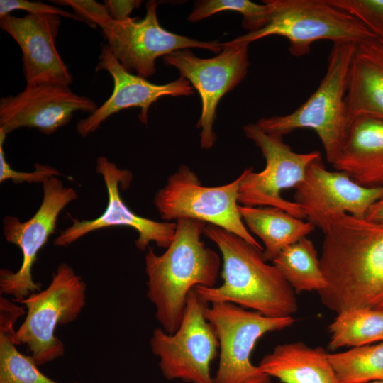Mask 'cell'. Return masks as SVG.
I'll return each instance as SVG.
<instances>
[{
  "label": "cell",
  "instance_id": "ac0fdd59",
  "mask_svg": "<svg viewBox=\"0 0 383 383\" xmlns=\"http://www.w3.org/2000/svg\"><path fill=\"white\" fill-rule=\"evenodd\" d=\"M96 70H104L110 74L113 79V89L101 106L77 123L76 130L82 137L96 131L111 115L131 107L140 109L138 118L147 124L149 108L160 97L194 94L190 82L182 77L167 84H157L128 72L113 55L107 45L101 48Z\"/></svg>",
  "mask_w": 383,
  "mask_h": 383
},
{
  "label": "cell",
  "instance_id": "f546056e",
  "mask_svg": "<svg viewBox=\"0 0 383 383\" xmlns=\"http://www.w3.org/2000/svg\"><path fill=\"white\" fill-rule=\"evenodd\" d=\"M52 2L72 7L81 21L100 28L112 18L105 4L93 0H60Z\"/></svg>",
  "mask_w": 383,
  "mask_h": 383
},
{
  "label": "cell",
  "instance_id": "52a82bcc",
  "mask_svg": "<svg viewBox=\"0 0 383 383\" xmlns=\"http://www.w3.org/2000/svg\"><path fill=\"white\" fill-rule=\"evenodd\" d=\"M244 171L233 182L218 187L201 184L196 174L182 165L171 174L154 197L165 221L191 218L222 228L263 251L249 232L238 210L239 189Z\"/></svg>",
  "mask_w": 383,
  "mask_h": 383
},
{
  "label": "cell",
  "instance_id": "7c38bea8",
  "mask_svg": "<svg viewBox=\"0 0 383 383\" xmlns=\"http://www.w3.org/2000/svg\"><path fill=\"white\" fill-rule=\"evenodd\" d=\"M248 43L231 40L222 43L221 51L211 58L196 57L189 49L164 57L165 63L177 69L180 77L188 80L201 97V113L197 128L201 129L202 148H211L216 140L213 126L221 99L238 86L248 73Z\"/></svg>",
  "mask_w": 383,
  "mask_h": 383
},
{
  "label": "cell",
  "instance_id": "8fae6325",
  "mask_svg": "<svg viewBox=\"0 0 383 383\" xmlns=\"http://www.w3.org/2000/svg\"><path fill=\"white\" fill-rule=\"evenodd\" d=\"M43 200L35 213L28 221L6 216L3 219V232L6 241L19 248L22 263L16 272L3 269L0 272L1 294L13 296L18 301L31 293L40 291L32 271L39 251L55 233L58 216L63 209L77 199L74 189L65 187L57 177L43 183Z\"/></svg>",
  "mask_w": 383,
  "mask_h": 383
},
{
  "label": "cell",
  "instance_id": "6da1fadb",
  "mask_svg": "<svg viewBox=\"0 0 383 383\" xmlns=\"http://www.w3.org/2000/svg\"><path fill=\"white\" fill-rule=\"evenodd\" d=\"M317 227L323 233V305L337 314L357 308L383 312V227L348 213L326 216Z\"/></svg>",
  "mask_w": 383,
  "mask_h": 383
},
{
  "label": "cell",
  "instance_id": "ffe728a7",
  "mask_svg": "<svg viewBox=\"0 0 383 383\" xmlns=\"http://www.w3.org/2000/svg\"><path fill=\"white\" fill-rule=\"evenodd\" d=\"M332 166L362 186L383 187V120H353Z\"/></svg>",
  "mask_w": 383,
  "mask_h": 383
},
{
  "label": "cell",
  "instance_id": "7a4b0ae2",
  "mask_svg": "<svg viewBox=\"0 0 383 383\" xmlns=\"http://www.w3.org/2000/svg\"><path fill=\"white\" fill-rule=\"evenodd\" d=\"M176 223L165 251L159 255L148 248L145 257L147 296L161 328L169 334L179 328L190 292L197 286L214 287L221 266L218 253L201 240L206 222L181 218Z\"/></svg>",
  "mask_w": 383,
  "mask_h": 383
},
{
  "label": "cell",
  "instance_id": "d6986e66",
  "mask_svg": "<svg viewBox=\"0 0 383 383\" xmlns=\"http://www.w3.org/2000/svg\"><path fill=\"white\" fill-rule=\"evenodd\" d=\"M345 104L350 124L362 116L383 120V33L355 44Z\"/></svg>",
  "mask_w": 383,
  "mask_h": 383
},
{
  "label": "cell",
  "instance_id": "8992f818",
  "mask_svg": "<svg viewBox=\"0 0 383 383\" xmlns=\"http://www.w3.org/2000/svg\"><path fill=\"white\" fill-rule=\"evenodd\" d=\"M86 291L82 278L69 265L61 263L45 289L18 301L27 311L16 331L15 343L27 346L38 366L64 355L65 345L55 329L77 318L86 304Z\"/></svg>",
  "mask_w": 383,
  "mask_h": 383
},
{
  "label": "cell",
  "instance_id": "3957f363",
  "mask_svg": "<svg viewBox=\"0 0 383 383\" xmlns=\"http://www.w3.org/2000/svg\"><path fill=\"white\" fill-rule=\"evenodd\" d=\"M204 235L221 251L223 282L219 287H196L203 300L232 303L274 318L297 311L295 292L275 265L267 264L262 250L214 225L206 224Z\"/></svg>",
  "mask_w": 383,
  "mask_h": 383
},
{
  "label": "cell",
  "instance_id": "4316f807",
  "mask_svg": "<svg viewBox=\"0 0 383 383\" xmlns=\"http://www.w3.org/2000/svg\"><path fill=\"white\" fill-rule=\"evenodd\" d=\"M223 11H232L243 16V26L249 32L261 29L267 23L271 5L267 0L257 4L249 0H202L195 3L187 20L196 22Z\"/></svg>",
  "mask_w": 383,
  "mask_h": 383
},
{
  "label": "cell",
  "instance_id": "e0dca14e",
  "mask_svg": "<svg viewBox=\"0 0 383 383\" xmlns=\"http://www.w3.org/2000/svg\"><path fill=\"white\" fill-rule=\"evenodd\" d=\"M60 23V16L52 13H28L23 17L9 14L0 18L1 28L21 50L26 85L72 82L55 46Z\"/></svg>",
  "mask_w": 383,
  "mask_h": 383
},
{
  "label": "cell",
  "instance_id": "9a60e30c",
  "mask_svg": "<svg viewBox=\"0 0 383 383\" xmlns=\"http://www.w3.org/2000/svg\"><path fill=\"white\" fill-rule=\"evenodd\" d=\"M98 106L90 98L65 84L26 85L23 91L0 100V130L6 135L21 128H37L50 135L67 125L77 111L93 113Z\"/></svg>",
  "mask_w": 383,
  "mask_h": 383
},
{
  "label": "cell",
  "instance_id": "30bf717a",
  "mask_svg": "<svg viewBox=\"0 0 383 383\" xmlns=\"http://www.w3.org/2000/svg\"><path fill=\"white\" fill-rule=\"evenodd\" d=\"M243 130L246 137L260 149L266 165L259 172L251 167L244 170L238 202L248 206L277 207L298 218H306L301 207L295 201L283 199L280 192L295 189L304 179L309 165L321 157V152H296L283 141L282 136L267 133L256 123H248Z\"/></svg>",
  "mask_w": 383,
  "mask_h": 383
},
{
  "label": "cell",
  "instance_id": "836d02e7",
  "mask_svg": "<svg viewBox=\"0 0 383 383\" xmlns=\"http://www.w3.org/2000/svg\"><path fill=\"white\" fill-rule=\"evenodd\" d=\"M366 383H383V381H372Z\"/></svg>",
  "mask_w": 383,
  "mask_h": 383
},
{
  "label": "cell",
  "instance_id": "484cf974",
  "mask_svg": "<svg viewBox=\"0 0 383 383\" xmlns=\"http://www.w3.org/2000/svg\"><path fill=\"white\" fill-rule=\"evenodd\" d=\"M339 383L383 381V343L328 353Z\"/></svg>",
  "mask_w": 383,
  "mask_h": 383
},
{
  "label": "cell",
  "instance_id": "4fadbf2b",
  "mask_svg": "<svg viewBox=\"0 0 383 383\" xmlns=\"http://www.w3.org/2000/svg\"><path fill=\"white\" fill-rule=\"evenodd\" d=\"M158 2L146 4L143 19L129 18L123 21L111 18L101 27L113 55L128 72L147 79L155 72V60L174 51L191 48L216 53L222 50L217 41H199L163 28L157 16Z\"/></svg>",
  "mask_w": 383,
  "mask_h": 383
},
{
  "label": "cell",
  "instance_id": "4dcf8cb0",
  "mask_svg": "<svg viewBox=\"0 0 383 383\" xmlns=\"http://www.w3.org/2000/svg\"><path fill=\"white\" fill-rule=\"evenodd\" d=\"M14 10H23L29 13H52L81 21L80 18L75 14L62 10L58 7L53 6L49 4H45L41 2H34L28 0H1L0 1V18L9 14Z\"/></svg>",
  "mask_w": 383,
  "mask_h": 383
},
{
  "label": "cell",
  "instance_id": "5b68a950",
  "mask_svg": "<svg viewBox=\"0 0 383 383\" xmlns=\"http://www.w3.org/2000/svg\"><path fill=\"white\" fill-rule=\"evenodd\" d=\"M267 1L271 11L265 26L232 41L250 44L265 37L279 35L288 40L291 55L301 57L309 54L311 45L318 40L357 44L375 35L328 0Z\"/></svg>",
  "mask_w": 383,
  "mask_h": 383
},
{
  "label": "cell",
  "instance_id": "ba28073f",
  "mask_svg": "<svg viewBox=\"0 0 383 383\" xmlns=\"http://www.w3.org/2000/svg\"><path fill=\"white\" fill-rule=\"evenodd\" d=\"M219 343V362L214 383H270L271 377L254 365L251 353L265 334L283 330L294 322L291 316L269 317L232 303H214L205 310Z\"/></svg>",
  "mask_w": 383,
  "mask_h": 383
},
{
  "label": "cell",
  "instance_id": "2e32d148",
  "mask_svg": "<svg viewBox=\"0 0 383 383\" xmlns=\"http://www.w3.org/2000/svg\"><path fill=\"white\" fill-rule=\"evenodd\" d=\"M295 190V202L315 227L324 217L334 215L365 218L370 207L383 195V187L362 186L344 172L327 170L321 157L309 165Z\"/></svg>",
  "mask_w": 383,
  "mask_h": 383
},
{
  "label": "cell",
  "instance_id": "d6a6232c",
  "mask_svg": "<svg viewBox=\"0 0 383 383\" xmlns=\"http://www.w3.org/2000/svg\"><path fill=\"white\" fill-rule=\"evenodd\" d=\"M365 218L383 227V195L370 207Z\"/></svg>",
  "mask_w": 383,
  "mask_h": 383
},
{
  "label": "cell",
  "instance_id": "5bb4252c",
  "mask_svg": "<svg viewBox=\"0 0 383 383\" xmlns=\"http://www.w3.org/2000/svg\"><path fill=\"white\" fill-rule=\"evenodd\" d=\"M96 170L102 177L107 190L108 202L104 211L93 220L79 221L71 218L72 225L61 231L55 239L54 245L66 247L96 230L127 226L138 233L135 242L138 249L145 250L150 243L166 249L173 240L176 222L156 221L138 216L129 209L121 196L119 187L125 190L129 187L133 178L130 171L119 168L104 156L97 158Z\"/></svg>",
  "mask_w": 383,
  "mask_h": 383
},
{
  "label": "cell",
  "instance_id": "44dd1931",
  "mask_svg": "<svg viewBox=\"0 0 383 383\" xmlns=\"http://www.w3.org/2000/svg\"><path fill=\"white\" fill-rule=\"evenodd\" d=\"M258 367L282 383H339L324 349L302 342L277 345Z\"/></svg>",
  "mask_w": 383,
  "mask_h": 383
},
{
  "label": "cell",
  "instance_id": "f1b7e54d",
  "mask_svg": "<svg viewBox=\"0 0 383 383\" xmlns=\"http://www.w3.org/2000/svg\"><path fill=\"white\" fill-rule=\"evenodd\" d=\"M6 134L0 130V182L11 180L15 183H43L51 177L61 174L54 167L40 164L35 165V170L31 172H18L13 170L6 162L4 151V142Z\"/></svg>",
  "mask_w": 383,
  "mask_h": 383
},
{
  "label": "cell",
  "instance_id": "1f68e13d",
  "mask_svg": "<svg viewBox=\"0 0 383 383\" xmlns=\"http://www.w3.org/2000/svg\"><path fill=\"white\" fill-rule=\"evenodd\" d=\"M140 1H118L106 0L104 4L106 6L111 18L117 21H125L130 17L132 11L138 8Z\"/></svg>",
  "mask_w": 383,
  "mask_h": 383
},
{
  "label": "cell",
  "instance_id": "9c48e42d",
  "mask_svg": "<svg viewBox=\"0 0 383 383\" xmlns=\"http://www.w3.org/2000/svg\"><path fill=\"white\" fill-rule=\"evenodd\" d=\"M208 306L194 288L177 330L172 334L161 328L153 331L150 346L167 380L214 383L210 365L218 355L219 343L213 327L205 317Z\"/></svg>",
  "mask_w": 383,
  "mask_h": 383
},
{
  "label": "cell",
  "instance_id": "d4e9b609",
  "mask_svg": "<svg viewBox=\"0 0 383 383\" xmlns=\"http://www.w3.org/2000/svg\"><path fill=\"white\" fill-rule=\"evenodd\" d=\"M328 331L331 350L383 341V312L362 308L343 311L329 325Z\"/></svg>",
  "mask_w": 383,
  "mask_h": 383
},
{
  "label": "cell",
  "instance_id": "cb8c5ba5",
  "mask_svg": "<svg viewBox=\"0 0 383 383\" xmlns=\"http://www.w3.org/2000/svg\"><path fill=\"white\" fill-rule=\"evenodd\" d=\"M272 262L295 293L318 292L327 286L317 251L306 237L287 246Z\"/></svg>",
  "mask_w": 383,
  "mask_h": 383
},
{
  "label": "cell",
  "instance_id": "7402d4cb",
  "mask_svg": "<svg viewBox=\"0 0 383 383\" xmlns=\"http://www.w3.org/2000/svg\"><path fill=\"white\" fill-rule=\"evenodd\" d=\"M238 210L245 225L261 239L265 261H273L284 248L306 237L316 228L309 221L277 207L239 205Z\"/></svg>",
  "mask_w": 383,
  "mask_h": 383
},
{
  "label": "cell",
  "instance_id": "603a6c76",
  "mask_svg": "<svg viewBox=\"0 0 383 383\" xmlns=\"http://www.w3.org/2000/svg\"><path fill=\"white\" fill-rule=\"evenodd\" d=\"M23 315V307L0 297V383H60L42 373L31 356L17 349L14 325Z\"/></svg>",
  "mask_w": 383,
  "mask_h": 383
},
{
  "label": "cell",
  "instance_id": "83f0119b",
  "mask_svg": "<svg viewBox=\"0 0 383 383\" xmlns=\"http://www.w3.org/2000/svg\"><path fill=\"white\" fill-rule=\"evenodd\" d=\"M348 13L374 34L383 32V0H328Z\"/></svg>",
  "mask_w": 383,
  "mask_h": 383
},
{
  "label": "cell",
  "instance_id": "277c9868",
  "mask_svg": "<svg viewBox=\"0 0 383 383\" xmlns=\"http://www.w3.org/2000/svg\"><path fill=\"white\" fill-rule=\"evenodd\" d=\"M355 44L333 43L325 75L318 88L299 108L284 116L260 118L263 131L279 136L300 128L313 130L333 164L343 145L350 126L345 95L349 67Z\"/></svg>",
  "mask_w": 383,
  "mask_h": 383
}]
</instances>
